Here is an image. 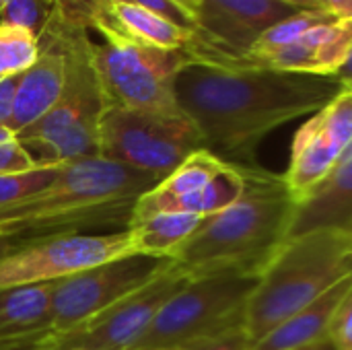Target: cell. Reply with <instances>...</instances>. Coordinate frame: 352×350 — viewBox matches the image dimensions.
I'll return each mask as SVG.
<instances>
[{"label": "cell", "mask_w": 352, "mask_h": 350, "mask_svg": "<svg viewBox=\"0 0 352 350\" xmlns=\"http://www.w3.org/2000/svg\"><path fill=\"white\" fill-rule=\"evenodd\" d=\"M14 134L6 128V126H0V142H6V140H12Z\"/></svg>", "instance_id": "e575fe53"}, {"label": "cell", "mask_w": 352, "mask_h": 350, "mask_svg": "<svg viewBox=\"0 0 352 350\" xmlns=\"http://www.w3.org/2000/svg\"><path fill=\"white\" fill-rule=\"evenodd\" d=\"M352 295V276L340 281L314 303L287 318L250 350H301L328 338V326L338 305Z\"/></svg>", "instance_id": "ac0fdd59"}, {"label": "cell", "mask_w": 352, "mask_h": 350, "mask_svg": "<svg viewBox=\"0 0 352 350\" xmlns=\"http://www.w3.org/2000/svg\"><path fill=\"white\" fill-rule=\"evenodd\" d=\"M258 276L217 272L192 278L163 303L130 350H186L188 347L245 330L248 299Z\"/></svg>", "instance_id": "52a82bcc"}, {"label": "cell", "mask_w": 352, "mask_h": 350, "mask_svg": "<svg viewBox=\"0 0 352 350\" xmlns=\"http://www.w3.org/2000/svg\"><path fill=\"white\" fill-rule=\"evenodd\" d=\"M130 2H134V4H138V6H142V8L155 12V14H161V17L169 19L171 23L184 27V29H190V31L196 29L192 17H190L186 10H182L173 0H130Z\"/></svg>", "instance_id": "83f0119b"}, {"label": "cell", "mask_w": 352, "mask_h": 350, "mask_svg": "<svg viewBox=\"0 0 352 350\" xmlns=\"http://www.w3.org/2000/svg\"><path fill=\"white\" fill-rule=\"evenodd\" d=\"M324 6L336 19H352V0H324Z\"/></svg>", "instance_id": "4dcf8cb0"}, {"label": "cell", "mask_w": 352, "mask_h": 350, "mask_svg": "<svg viewBox=\"0 0 352 350\" xmlns=\"http://www.w3.org/2000/svg\"><path fill=\"white\" fill-rule=\"evenodd\" d=\"M295 198L283 175L260 165L243 167L239 198L200 227L169 256L192 281L217 272L260 276L287 241Z\"/></svg>", "instance_id": "3957f363"}, {"label": "cell", "mask_w": 352, "mask_h": 350, "mask_svg": "<svg viewBox=\"0 0 352 350\" xmlns=\"http://www.w3.org/2000/svg\"><path fill=\"white\" fill-rule=\"evenodd\" d=\"M159 182L101 157L60 163L41 192L0 208V245L101 229L124 231L136 200Z\"/></svg>", "instance_id": "7a4b0ae2"}, {"label": "cell", "mask_w": 352, "mask_h": 350, "mask_svg": "<svg viewBox=\"0 0 352 350\" xmlns=\"http://www.w3.org/2000/svg\"><path fill=\"white\" fill-rule=\"evenodd\" d=\"M87 29L99 35L91 41L93 66L107 107L153 113H179L175 76L190 62L184 52L159 50L128 37L95 4Z\"/></svg>", "instance_id": "8992f818"}, {"label": "cell", "mask_w": 352, "mask_h": 350, "mask_svg": "<svg viewBox=\"0 0 352 350\" xmlns=\"http://www.w3.org/2000/svg\"><path fill=\"white\" fill-rule=\"evenodd\" d=\"M352 276V233L322 229L289 239L266 264L248 299L250 347Z\"/></svg>", "instance_id": "277c9868"}, {"label": "cell", "mask_w": 352, "mask_h": 350, "mask_svg": "<svg viewBox=\"0 0 352 350\" xmlns=\"http://www.w3.org/2000/svg\"><path fill=\"white\" fill-rule=\"evenodd\" d=\"M188 283L190 278L169 260V264L138 291L118 299L64 334L45 336L33 350H130L163 303Z\"/></svg>", "instance_id": "30bf717a"}, {"label": "cell", "mask_w": 352, "mask_h": 350, "mask_svg": "<svg viewBox=\"0 0 352 350\" xmlns=\"http://www.w3.org/2000/svg\"><path fill=\"white\" fill-rule=\"evenodd\" d=\"M134 254L128 231L68 233L0 245V291L58 283L97 264Z\"/></svg>", "instance_id": "9c48e42d"}, {"label": "cell", "mask_w": 352, "mask_h": 350, "mask_svg": "<svg viewBox=\"0 0 352 350\" xmlns=\"http://www.w3.org/2000/svg\"><path fill=\"white\" fill-rule=\"evenodd\" d=\"M99 2H105V4H116V2H126V0H99Z\"/></svg>", "instance_id": "d590c367"}, {"label": "cell", "mask_w": 352, "mask_h": 350, "mask_svg": "<svg viewBox=\"0 0 352 350\" xmlns=\"http://www.w3.org/2000/svg\"><path fill=\"white\" fill-rule=\"evenodd\" d=\"M295 10L301 8L280 0H200L196 29L184 54L190 62L229 66Z\"/></svg>", "instance_id": "7c38bea8"}, {"label": "cell", "mask_w": 352, "mask_h": 350, "mask_svg": "<svg viewBox=\"0 0 352 350\" xmlns=\"http://www.w3.org/2000/svg\"><path fill=\"white\" fill-rule=\"evenodd\" d=\"M285 4H291L295 8H307V10H316V8H324L318 0H280Z\"/></svg>", "instance_id": "d6a6232c"}, {"label": "cell", "mask_w": 352, "mask_h": 350, "mask_svg": "<svg viewBox=\"0 0 352 350\" xmlns=\"http://www.w3.org/2000/svg\"><path fill=\"white\" fill-rule=\"evenodd\" d=\"M167 264L169 258L128 254L54 283L50 334H64L118 299L138 291Z\"/></svg>", "instance_id": "8fae6325"}, {"label": "cell", "mask_w": 352, "mask_h": 350, "mask_svg": "<svg viewBox=\"0 0 352 350\" xmlns=\"http://www.w3.org/2000/svg\"><path fill=\"white\" fill-rule=\"evenodd\" d=\"M241 190H243V167L227 163V167L204 188L165 202L159 212H188L206 219L233 204L239 198Z\"/></svg>", "instance_id": "7402d4cb"}, {"label": "cell", "mask_w": 352, "mask_h": 350, "mask_svg": "<svg viewBox=\"0 0 352 350\" xmlns=\"http://www.w3.org/2000/svg\"><path fill=\"white\" fill-rule=\"evenodd\" d=\"M54 283L0 291V350H33L50 336Z\"/></svg>", "instance_id": "e0dca14e"}, {"label": "cell", "mask_w": 352, "mask_h": 350, "mask_svg": "<svg viewBox=\"0 0 352 350\" xmlns=\"http://www.w3.org/2000/svg\"><path fill=\"white\" fill-rule=\"evenodd\" d=\"M328 340L334 350H352V295L334 311L328 326Z\"/></svg>", "instance_id": "484cf974"}, {"label": "cell", "mask_w": 352, "mask_h": 350, "mask_svg": "<svg viewBox=\"0 0 352 350\" xmlns=\"http://www.w3.org/2000/svg\"><path fill=\"white\" fill-rule=\"evenodd\" d=\"M99 10L113 23L118 25L128 37L159 47V50H169V52H184L190 41L194 31L184 29L169 19L155 14L130 0L126 2H116V4H105L95 0Z\"/></svg>", "instance_id": "ffe728a7"}, {"label": "cell", "mask_w": 352, "mask_h": 350, "mask_svg": "<svg viewBox=\"0 0 352 350\" xmlns=\"http://www.w3.org/2000/svg\"><path fill=\"white\" fill-rule=\"evenodd\" d=\"M351 146L352 87H346L328 105L311 113L293 138L291 163L283 179L295 202L316 188Z\"/></svg>", "instance_id": "4fadbf2b"}, {"label": "cell", "mask_w": 352, "mask_h": 350, "mask_svg": "<svg viewBox=\"0 0 352 350\" xmlns=\"http://www.w3.org/2000/svg\"><path fill=\"white\" fill-rule=\"evenodd\" d=\"M352 19H338L307 31L293 43L245 52L229 68H266L280 72H303L324 76H351Z\"/></svg>", "instance_id": "5bb4252c"}, {"label": "cell", "mask_w": 352, "mask_h": 350, "mask_svg": "<svg viewBox=\"0 0 352 350\" xmlns=\"http://www.w3.org/2000/svg\"><path fill=\"white\" fill-rule=\"evenodd\" d=\"M346 87L351 76L188 62L175 76V99L208 153L254 167L256 149L270 132L320 111Z\"/></svg>", "instance_id": "6da1fadb"}, {"label": "cell", "mask_w": 352, "mask_h": 350, "mask_svg": "<svg viewBox=\"0 0 352 350\" xmlns=\"http://www.w3.org/2000/svg\"><path fill=\"white\" fill-rule=\"evenodd\" d=\"M186 350H250V342H248L245 330H233L223 336L196 342Z\"/></svg>", "instance_id": "f1b7e54d"}, {"label": "cell", "mask_w": 352, "mask_h": 350, "mask_svg": "<svg viewBox=\"0 0 352 350\" xmlns=\"http://www.w3.org/2000/svg\"><path fill=\"white\" fill-rule=\"evenodd\" d=\"M66 74V58L60 43V37L47 29L39 37V56L37 60L19 74L12 109L6 128L16 136L37 120H41L52 105L58 101Z\"/></svg>", "instance_id": "9a60e30c"}, {"label": "cell", "mask_w": 352, "mask_h": 350, "mask_svg": "<svg viewBox=\"0 0 352 350\" xmlns=\"http://www.w3.org/2000/svg\"><path fill=\"white\" fill-rule=\"evenodd\" d=\"M322 229L352 233V146L316 188L295 202L287 241Z\"/></svg>", "instance_id": "2e32d148"}, {"label": "cell", "mask_w": 352, "mask_h": 350, "mask_svg": "<svg viewBox=\"0 0 352 350\" xmlns=\"http://www.w3.org/2000/svg\"><path fill=\"white\" fill-rule=\"evenodd\" d=\"M332 21H338V19L326 8H316V10L301 8V10H295L293 14L285 17L276 25L266 29L248 52H266V50H274V47L293 43L299 37H303L307 31H311L314 27L324 25V23H332Z\"/></svg>", "instance_id": "603a6c76"}, {"label": "cell", "mask_w": 352, "mask_h": 350, "mask_svg": "<svg viewBox=\"0 0 352 350\" xmlns=\"http://www.w3.org/2000/svg\"><path fill=\"white\" fill-rule=\"evenodd\" d=\"M60 165H37L23 173L0 175V208L12 206L41 192L58 173Z\"/></svg>", "instance_id": "d4e9b609"}, {"label": "cell", "mask_w": 352, "mask_h": 350, "mask_svg": "<svg viewBox=\"0 0 352 350\" xmlns=\"http://www.w3.org/2000/svg\"><path fill=\"white\" fill-rule=\"evenodd\" d=\"M182 10H186L190 17H192V21H194V25H196V12H198V4H200V0H173Z\"/></svg>", "instance_id": "1f68e13d"}, {"label": "cell", "mask_w": 352, "mask_h": 350, "mask_svg": "<svg viewBox=\"0 0 352 350\" xmlns=\"http://www.w3.org/2000/svg\"><path fill=\"white\" fill-rule=\"evenodd\" d=\"M0 8H2V2H0Z\"/></svg>", "instance_id": "f35d334b"}, {"label": "cell", "mask_w": 352, "mask_h": 350, "mask_svg": "<svg viewBox=\"0 0 352 350\" xmlns=\"http://www.w3.org/2000/svg\"><path fill=\"white\" fill-rule=\"evenodd\" d=\"M318 2H320V4H322V6H324V0H318ZM324 8H326V6H324Z\"/></svg>", "instance_id": "8d00e7d4"}, {"label": "cell", "mask_w": 352, "mask_h": 350, "mask_svg": "<svg viewBox=\"0 0 352 350\" xmlns=\"http://www.w3.org/2000/svg\"><path fill=\"white\" fill-rule=\"evenodd\" d=\"M161 350H171V349H161Z\"/></svg>", "instance_id": "74e56055"}, {"label": "cell", "mask_w": 352, "mask_h": 350, "mask_svg": "<svg viewBox=\"0 0 352 350\" xmlns=\"http://www.w3.org/2000/svg\"><path fill=\"white\" fill-rule=\"evenodd\" d=\"M47 29L64 50V87L52 109L14 138L35 165L99 157V128L107 105L93 66L89 29L76 21H54Z\"/></svg>", "instance_id": "5b68a950"}, {"label": "cell", "mask_w": 352, "mask_h": 350, "mask_svg": "<svg viewBox=\"0 0 352 350\" xmlns=\"http://www.w3.org/2000/svg\"><path fill=\"white\" fill-rule=\"evenodd\" d=\"M225 167H227V163L221 161L219 157H214L212 153H208L206 149L192 153L167 177H163L157 186H153L148 192H144L136 200L130 223H136L140 219H146V217L159 212L161 206L173 198H179V196H186V194H192V192L204 188Z\"/></svg>", "instance_id": "d6986e66"}, {"label": "cell", "mask_w": 352, "mask_h": 350, "mask_svg": "<svg viewBox=\"0 0 352 350\" xmlns=\"http://www.w3.org/2000/svg\"><path fill=\"white\" fill-rule=\"evenodd\" d=\"M301 350H334V347H332V342L328 338H324V340H320V342H316V344H311V347Z\"/></svg>", "instance_id": "836d02e7"}, {"label": "cell", "mask_w": 352, "mask_h": 350, "mask_svg": "<svg viewBox=\"0 0 352 350\" xmlns=\"http://www.w3.org/2000/svg\"><path fill=\"white\" fill-rule=\"evenodd\" d=\"M202 223V217L188 212H155L128 225L134 254L169 258Z\"/></svg>", "instance_id": "44dd1931"}, {"label": "cell", "mask_w": 352, "mask_h": 350, "mask_svg": "<svg viewBox=\"0 0 352 350\" xmlns=\"http://www.w3.org/2000/svg\"><path fill=\"white\" fill-rule=\"evenodd\" d=\"M39 56V39L12 23H0V78L25 72Z\"/></svg>", "instance_id": "cb8c5ba5"}, {"label": "cell", "mask_w": 352, "mask_h": 350, "mask_svg": "<svg viewBox=\"0 0 352 350\" xmlns=\"http://www.w3.org/2000/svg\"><path fill=\"white\" fill-rule=\"evenodd\" d=\"M200 149L204 140L184 111L153 113L107 107L101 118L99 157L159 179Z\"/></svg>", "instance_id": "ba28073f"}, {"label": "cell", "mask_w": 352, "mask_h": 350, "mask_svg": "<svg viewBox=\"0 0 352 350\" xmlns=\"http://www.w3.org/2000/svg\"><path fill=\"white\" fill-rule=\"evenodd\" d=\"M37 167L31 155L19 144L16 138L0 142V175L8 173H23Z\"/></svg>", "instance_id": "4316f807"}, {"label": "cell", "mask_w": 352, "mask_h": 350, "mask_svg": "<svg viewBox=\"0 0 352 350\" xmlns=\"http://www.w3.org/2000/svg\"><path fill=\"white\" fill-rule=\"evenodd\" d=\"M16 76H6L0 78V126H6L10 120V109H12V95L16 87Z\"/></svg>", "instance_id": "f546056e"}]
</instances>
